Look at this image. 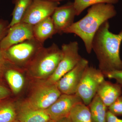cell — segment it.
Segmentation results:
<instances>
[{"label":"cell","instance_id":"23","mask_svg":"<svg viewBox=\"0 0 122 122\" xmlns=\"http://www.w3.org/2000/svg\"><path fill=\"white\" fill-rule=\"evenodd\" d=\"M103 74L108 78L115 79L116 82L122 87V70L110 71Z\"/></svg>","mask_w":122,"mask_h":122},{"label":"cell","instance_id":"16","mask_svg":"<svg viewBox=\"0 0 122 122\" xmlns=\"http://www.w3.org/2000/svg\"><path fill=\"white\" fill-rule=\"evenodd\" d=\"M33 33L34 38L42 44L57 33L51 16L34 25Z\"/></svg>","mask_w":122,"mask_h":122},{"label":"cell","instance_id":"8","mask_svg":"<svg viewBox=\"0 0 122 122\" xmlns=\"http://www.w3.org/2000/svg\"><path fill=\"white\" fill-rule=\"evenodd\" d=\"M60 2L45 0H33L21 22L34 25L51 16Z\"/></svg>","mask_w":122,"mask_h":122},{"label":"cell","instance_id":"17","mask_svg":"<svg viewBox=\"0 0 122 122\" xmlns=\"http://www.w3.org/2000/svg\"><path fill=\"white\" fill-rule=\"evenodd\" d=\"M88 106L92 122H107V107L97 94Z\"/></svg>","mask_w":122,"mask_h":122},{"label":"cell","instance_id":"25","mask_svg":"<svg viewBox=\"0 0 122 122\" xmlns=\"http://www.w3.org/2000/svg\"><path fill=\"white\" fill-rule=\"evenodd\" d=\"M8 21L0 19V43L7 35L9 28Z\"/></svg>","mask_w":122,"mask_h":122},{"label":"cell","instance_id":"14","mask_svg":"<svg viewBox=\"0 0 122 122\" xmlns=\"http://www.w3.org/2000/svg\"><path fill=\"white\" fill-rule=\"evenodd\" d=\"M24 72V70L9 61L4 76L14 94H20L24 87L25 81L22 73Z\"/></svg>","mask_w":122,"mask_h":122},{"label":"cell","instance_id":"19","mask_svg":"<svg viewBox=\"0 0 122 122\" xmlns=\"http://www.w3.org/2000/svg\"><path fill=\"white\" fill-rule=\"evenodd\" d=\"M33 0H12L14 5L12 12V19L9 27L21 22L23 17Z\"/></svg>","mask_w":122,"mask_h":122},{"label":"cell","instance_id":"18","mask_svg":"<svg viewBox=\"0 0 122 122\" xmlns=\"http://www.w3.org/2000/svg\"><path fill=\"white\" fill-rule=\"evenodd\" d=\"M88 106L83 102L76 104L71 111L68 117L73 122H92Z\"/></svg>","mask_w":122,"mask_h":122},{"label":"cell","instance_id":"2","mask_svg":"<svg viewBox=\"0 0 122 122\" xmlns=\"http://www.w3.org/2000/svg\"><path fill=\"white\" fill-rule=\"evenodd\" d=\"M116 14L113 4L102 3L94 5L89 9L85 16L74 22L63 33L74 34L79 37L84 42L87 52L90 54L96 32L103 23Z\"/></svg>","mask_w":122,"mask_h":122},{"label":"cell","instance_id":"12","mask_svg":"<svg viewBox=\"0 0 122 122\" xmlns=\"http://www.w3.org/2000/svg\"><path fill=\"white\" fill-rule=\"evenodd\" d=\"M76 15L73 2H69L57 7L51 16L57 33H62L70 26L74 22Z\"/></svg>","mask_w":122,"mask_h":122},{"label":"cell","instance_id":"26","mask_svg":"<svg viewBox=\"0 0 122 122\" xmlns=\"http://www.w3.org/2000/svg\"><path fill=\"white\" fill-rule=\"evenodd\" d=\"M12 94L11 91L4 86L0 85V101L6 99Z\"/></svg>","mask_w":122,"mask_h":122},{"label":"cell","instance_id":"4","mask_svg":"<svg viewBox=\"0 0 122 122\" xmlns=\"http://www.w3.org/2000/svg\"><path fill=\"white\" fill-rule=\"evenodd\" d=\"M31 90L26 99L34 109L46 110L52 105L61 94L56 84H49L44 80L32 81Z\"/></svg>","mask_w":122,"mask_h":122},{"label":"cell","instance_id":"28","mask_svg":"<svg viewBox=\"0 0 122 122\" xmlns=\"http://www.w3.org/2000/svg\"><path fill=\"white\" fill-rule=\"evenodd\" d=\"M55 122H73L71 120L69 117L64 118L61 119V120Z\"/></svg>","mask_w":122,"mask_h":122},{"label":"cell","instance_id":"1","mask_svg":"<svg viewBox=\"0 0 122 122\" xmlns=\"http://www.w3.org/2000/svg\"><path fill=\"white\" fill-rule=\"evenodd\" d=\"M109 21L101 25L95 35L92 50L99 62V69L103 74L122 70V60L120 55L122 41V30L118 34L109 30Z\"/></svg>","mask_w":122,"mask_h":122},{"label":"cell","instance_id":"15","mask_svg":"<svg viewBox=\"0 0 122 122\" xmlns=\"http://www.w3.org/2000/svg\"><path fill=\"white\" fill-rule=\"evenodd\" d=\"M96 94L108 107L122 95V87L117 82L105 80L99 86Z\"/></svg>","mask_w":122,"mask_h":122},{"label":"cell","instance_id":"6","mask_svg":"<svg viewBox=\"0 0 122 122\" xmlns=\"http://www.w3.org/2000/svg\"><path fill=\"white\" fill-rule=\"evenodd\" d=\"M105 75L100 70L89 65L83 72L75 94L79 97L85 105L89 106L97 93Z\"/></svg>","mask_w":122,"mask_h":122},{"label":"cell","instance_id":"31","mask_svg":"<svg viewBox=\"0 0 122 122\" xmlns=\"http://www.w3.org/2000/svg\"><path fill=\"white\" fill-rule=\"evenodd\" d=\"M54 122V121H53V120L51 119V120H50L48 122Z\"/></svg>","mask_w":122,"mask_h":122},{"label":"cell","instance_id":"7","mask_svg":"<svg viewBox=\"0 0 122 122\" xmlns=\"http://www.w3.org/2000/svg\"><path fill=\"white\" fill-rule=\"evenodd\" d=\"M61 50L62 57L56 70L49 78L44 80L48 84H56L63 75L74 68L82 58L79 53L77 42L63 44Z\"/></svg>","mask_w":122,"mask_h":122},{"label":"cell","instance_id":"3","mask_svg":"<svg viewBox=\"0 0 122 122\" xmlns=\"http://www.w3.org/2000/svg\"><path fill=\"white\" fill-rule=\"evenodd\" d=\"M62 56L61 49L55 43L43 47L35 55L25 70L32 81L47 79L54 73Z\"/></svg>","mask_w":122,"mask_h":122},{"label":"cell","instance_id":"22","mask_svg":"<svg viewBox=\"0 0 122 122\" xmlns=\"http://www.w3.org/2000/svg\"><path fill=\"white\" fill-rule=\"evenodd\" d=\"M108 108V111L114 115H122V95L119 96Z\"/></svg>","mask_w":122,"mask_h":122},{"label":"cell","instance_id":"29","mask_svg":"<svg viewBox=\"0 0 122 122\" xmlns=\"http://www.w3.org/2000/svg\"><path fill=\"white\" fill-rule=\"evenodd\" d=\"M45 0L49 1H54V2H59L62 1L67 0Z\"/></svg>","mask_w":122,"mask_h":122},{"label":"cell","instance_id":"10","mask_svg":"<svg viewBox=\"0 0 122 122\" xmlns=\"http://www.w3.org/2000/svg\"><path fill=\"white\" fill-rule=\"evenodd\" d=\"M81 102H83L82 100L75 94H61L52 105L45 110L50 119L56 122L68 117L75 105Z\"/></svg>","mask_w":122,"mask_h":122},{"label":"cell","instance_id":"24","mask_svg":"<svg viewBox=\"0 0 122 122\" xmlns=\"http://www.w3.org/2000/svg\"><path fill=\"white\" fill-rule=\"evenodd\" d=\"M8 63L9 61L6 59L4 52L0 49V80L4 76Z\"/></svg>","mask_w":122,"mask_h":122},{"label":"cell","instance_id":"21","mask_svg":"<svg viewBox=\"0 0 122 122\" xmlns=\"http://www.w3.org/2000/svg\"><path fill=\"white\" fill-rule=\"evenodd\" d=\"M118 0H74L73 2L76 16H78L86 8L97 4H116Z\"/></svg>","mask_w":122,"mask_h":122},{"label":"cell","instance_id":"5","mask_svg":"<svg viewBox=\"0 0 122 122\" xmlns=\"http://www.w3.org/2000/svg\"><path fill=\"white\" fill-rule=\"evenodd\" d=\"M43 47V44L34 38L12 46L3 52L9 62L25 71L36 54Z\"/></svg>","mask_w":122,"mask_h":122},{"label":"cell","instance_id":"11","mask_svg":"<svg viewBox=\"0 0 122 122\" xmlns=\"http://www.w3.org/2000/svg\"><path fill=\"white\" fill-rule=\"evenodd\" d=\"M33 27V25L22 22L10 27L0 43V49L4 51L12 46L34 38Z\"/></svg>","mask_w":122,"mask_h":122},{"label":"cell","instance_id":"13","mask_svg":"<svg viewBox=\"0 0 122 122\" xmlns=\"http://www.w3.org/2000/svg\"><path fill=\"white\" fill-rule=\"evenodd\" d=\"M17 119L20 122H47L51 120L45 110L34 109L26 99L16 102Z\"/></svg>","mask_w":122,"mask_h":122},{"label":"cell","instance_id":"9","mask_svg":"<svg viewBox=\"0 0 122 122\" xmlns=\"http://www.w3.org/2000/svg\"><path fill=\"white\" fill-rule=\"evenodd\" d=\"M88 65L89 62L87 59L82 58L74 68L58 81L56 84L61 94L68 95L76 94L83 72Z\"/></svg>","mask_w":122,"mask_h":122},{"label":"cell","instance_id":"20","mask_svg":"<svg viewBox=\"0 0 122 122\" xmlns=\"http://www.w3.org/2000/svg\"><path fill=\"white\" fill-rule=\"evenodd\" d=\"M16 119V102L9 100L0 102V122H13Z\"/></svg>","mask_w":122,"mask_h":122},{"label":"cell","instance_id":"30","mask_svg":"<svg viewBox=\"0 0 122 122\" xmlns=\"http://www.w3.org/2000/svg\"><path fill=\"white\" fill-rule=\"evenodd\" d=\"M20 122V121H18V120H17V119H16V120H14V122Z\"/></svg>","mask_w":122,"mask_h":122},{"label":"cell","instance_id":"27","mask_svg":"<svg viewBox=\"0 0 122 122\" xmlns=\"http://www.w3.org/2000/svg\"><path fill=\"white\" fill-rule=\"evenodd\" d=\"M106 120L107 122H122V119L119 118L109 111L107 112Z\"/></svg>","mask_w":122,"mask_h":122}]
</instances>
